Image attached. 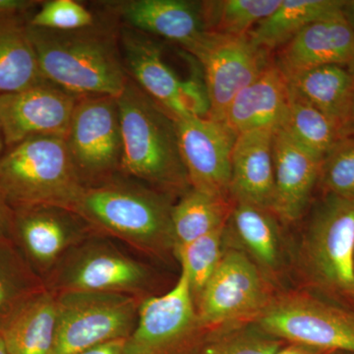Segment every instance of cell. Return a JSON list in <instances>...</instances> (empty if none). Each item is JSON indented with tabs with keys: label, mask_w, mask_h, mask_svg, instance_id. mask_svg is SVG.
Listing matches in <instances>:
<instances>
[{
	"label": "cell",
	"mask_w": 354,
	"mask_h": 354,
	"mask_svg": "<svg viewBox=\"0 0 354 354\" xmlns=\"http://www.w3.org/2000/svg\"><path fill=\"white\" fill-rule=\"evenodd\" d=\"M39 68L48 82L78 97H118L128 77L120 50V22L106 12L91 27L53 31L28 24Z\"/></svg>",
	"instance_id": "1"
},
{
	"label": "cell",
	"mask_w": 354,
	"mask_h": 354,
	"mask_svg": "<svg viewBox=\"0 0 354 354\" xmlns=\"http://www.w3.org/2000/svg\"><path fill=\"white\" fill-rule=\"evenodd\" d=\"M122 137V176L165 194L190 189L174 118L128 79L118 97Z\"/></svg>",
	"instance_id": "2"
},
{
	"label": "cell",
	"mask_w": 354,
	"mask_h": 354,
	"mask_svg": "<svg viewBox=\"0 0 354 354\" xmlns=\"http://www.w3.org/2000/svg\"><path fill=\"white\" fill-rule=\"evenodd\" d=\"M169 194L118 176L86 186L73 211L88 227L148 251L174 246Z\"/></svg>",
	"instance_id": "3"
},
{
	"label": "cell",
	"mask_w": 354,
	"mask_h": 354,
	"mask_svg": "<svg viewBox=\"0 0 354 354\" xmlns=\"http://www.w3.org/2000/svg\"><path fill=\"white\" fill-rule=\"evenodd\" d=\"M85 187L64 137H30L0 158V191L13 211L39 206L73 211Z\"/></svg>",
	"instance_id": "4"
},
{
	"label": "cell",
	"mask_w": 354,
	"mask_h": 354,
	"mask_svg": "<svg viewBox=\"0 0 354 354\" xmlns=\"http://www.w3.org/2000/svg\"><path fill=\"white\" fill-rule=\"evenodd\" d=\"M324 194L307 228L305 264L321 290L354 304V199Z\"/></svg>",
	"instance_id": "5"
},
{
	"label": "cell",
	"mask_w": 354,
	"mask_h": 354,
	"mask_svg": "<svg viewBox=\"0 0 354 354\" xmlns=\"http://www.w3.org/2000/svg\"><path fill=\"white\" fill-rule=\"evenodd\" d=\"M57 325L50 354H78L132 334L139 307L123 293L64 290L57 297Z\"/></svg>",
	"instance_id": "6"
},
{
	"label": "cell",
	"mask_w": 354,
	"mask_h": 354,
	"mask_svg": "<svg viewBox=\"0 0 354 354\" xmlns=\"http://www.w3.org/2000/svg\"><path fill=\"white\" fill-rule=\"evenodd\" d=\"M198 318L197 307L185 272L174 288L140 305L132 334L121 354H197L209 335Z\"/></svg>",
	"instance_id": "7"
},
{
	"label": "cell",
	"mask_w": 354,
	"mask_h": 354,
	"mask_svg": "<svg viewBox=\"0 0 354 354\" xmlns=\"http://www.w3.org/2000/svg\"><path fill=\"white\" fill-rule=\"evenodd\" d=\"M256 325L272 337L334 353L354 354V312L309 295L270 302Z\"/></svg>",
	"instance_id": "8"
},
{
	"label": "cell",
	"mask_w": 354,
	"mask_h": 354,
	"mask_svg": "<svg viewBox=\"0 0 354 354\" xmlns=\"http://www.w3.org/2000/svg\"><path fill=\"white\" fill-rule=\"evenodd\" d=\"M65 140L85 186L106 183L118 176L122 160L118 97H79Z\"/></svg>",
	"instance_id": "9"
},
{
	"label": "cell",
	"mask_w": 354,
	"mask_h": 354,
	"mask_svg": "<svg viewBox=\"0 0 354 354\" xmlns=\"http://www.w3.org/2000/svg\"><path fill=\"white\" fill-rule=\"evenodd\" d=\"M257 266L239 249L223 252L220 264L197 300V314L204 329H227L239 321L260 315L270 304Z\"/></svg>",
	"instance_id": "10"
},
{
	"label": "cell",
	"mask_w": 354,
	"mask_h": 354,
	"mask_svg": "<svg viewBox=\"0 0 354 354\" xmlns=\"http://www.w3.org/2000/svg\"><path fill=\"white\" fill-rule=\"evenodd\" d=\"M204 70L208 86L209 118L225 120L228 106L272 62L270 53L258 48L247 36L230 37L206 32L189 53Z\"/></svg>",
	"instance_id": "11"
},
{
	"label": "cell",
	"mask_w": 354,
	"mask_h": 354,
	"mask_svg": "<svg viewBox=\"0 0 354 354\" xmlns=\"http://www.w3.org/2000/svg\"><path fill=\"white\" fill-rule=\"evenodd\" d=\"M174 120L190 187L230 200L232 157L237 135L223 121L196 116Z\"/></svg>",
	"instance_id": "12"
},
{
	"label": "cell",
	"mask_w": 354,
	"mask_h": 354,
	"mask_svg": "<svg viewBox=\"0 0 354 354\" xmlns=\"http://www.w3.org/2000/svg\"><path fill=\"white\" fill-rule=\"evenodd\" d=\"M78 100L48 81L0 95V123L6 146L10 148L32 136L66 138Z\"/></svg>",
	"instance_id": "13"
},
{
	"label": "cell",
	"mask_w": 354,
	"mask_h": 354,
	"mask_svg": "<svg viewBox=\"0 0 354 354\" xmlns=\"http://www.w3.org/2000/svg\"><path fill=\"white\" fill-rule=\"evenodd\" d=\"M122 26L179 44L190 53L206 35L202 1L127 0L104 4Z\"/></svg>",
	"instance_id": "14"
},
{
	"label": "cell",
	"mask_w": 354,
	"mask_h": 354,
	"mask_svg": "<svg viewBox=\"0 0 354 354\" xmlns=\"http://www.w3.org/2000/svg\"><path fill=\"white\" fill-rule=\"evenodd\" d=\"M87 223L71 209L39 206L14 211L13 241H17L28 263L46 270L74 241Z\"/></svg>",
	"instance_id": "15"
},
{
	"label": "cell",
	"mask_w": 354,
	"mask_h": 354,
	"mask_svg": "<svg viewBox=\"0 0 354 354\" xmlns=\"http://www.w3.org/2000/svg\"><path fill=\"white\" fill-rule=\"evenodd\" d=\"M274 204L272 213L291 223L301 218L319 183L323 158L297 143L283 129L272 140Z\"/></svg>",
	"instance_id": "16"
},
{
	"label": "cell",
	"mask_w": 354,
	"mask_h": 354,
	"mask_svg": "<svg viewBox=\"0 0 354 354\" xmlns=\"http://www.w3.org/2000/svg\"><path fill=\"white\" fill-rule=\"evenodd\" d=\"M274 62L285 75L323 65L351 66L354 34L342 10L307 25L283 48Z\"/></svg>",
	"instance_id": "17"
},
{
	"label": "cell",
	"mask_w": 354,
	"mask_h": 354,
	"mask_svg": "<svg viewBox=\"0 0 354 354\" xmlns=\"http://www.w3.org/2000/svg\"><path fill=\"white\" fill-rule=\"evenodd\" d=\"M120 50L128 77L172 118L188 116L180 97L181 79L162 58L157 41L120 26Z\"/></svg>",
	"instance_id": "18"
},
{
	"label": "cell",
	"mask_w": 354,
	"mask_h": 354,
	"mask_svg": "<svg viewBox=\"0 0 354 354\" xmlns=\"http://www.w3.org/2000/svg\"><path fill=\"white\" fill-rule=\"evenodd\" d=\"M148 272L137 261L106 246L83 249L69 261L62 277L64 290L128 293L142 290Z\"/></svg>",
	"instance_id": "19"
},
{
	"label": "cell",
	"mask_w": 354,
	"mask_h": 354,
	"mask_svg": "<svg viewBox=\"0 0 354 354\" xmlns=\"http://www.w3.org/2000/svg\"><path fill=\"white\" fill-rule=\"evenodd\" d=\"M272 130L259 129L237 135L232 157L230 197L272 212L274 204Z\"/></svg>",
	"instance_id": "20"
},
{
	"label": "cell",
	"mask_w": 354,
	"mask_h": 354,
	"mask_svg": "<svg viewBox=\"0 0 354 354\" xmlns=\"http://www.w3.org/2000/svg\"><path fill=\"white\" fill-rule=\"evenodd\" d=\"M290 87L274 60L234 97L223 122L236 135L252 130L276 131L288 111Z\"/></svg>",
	"instance_id": "21"
},
{
	"label": "cell",
	"mask_w": 354,
	"mask_h": 354,
	"mask_svg": "<svg viewBox=\"0 0 354 354\" xmlns=\"http://www.w3.org/2000/svg\"><path fill=\"white\" fill-rule=\"evenodd\" d=\"M57 325V297L38 290L0 321V337L8 354H50Z\"/></svg>",
	"instance_id": "22"
},
{
	"label": "cell",
	"mask_w": 354,
	"mask_h": 354,
	"mask_svg": "<svg viewBox=\"0 0 354 354\" xmlns=\"http://www.w3.org/2000/svg\"><path fill=\"white\" fill-rule=\"evenodd\" d=\"M44 81L24 15H0V95Z\"/></svg>",
	"instance_id": "23"
},
{
	"label": "cell",
	"mask_w": 354,
	"mask_h": 354,
	"mask_svg": "<svg viewBox=\"0 0 354 354\" xmlns=\"http://www.w3.org/2000/svg\"><path fill=\"white\" fill-rule=\"evenodd\" d=\"M285 76L291 90L326 114L342 135L353 86L349 67L323 65Z\"/></svg>",
	"instance_id": "24"
},
{
	"label": "cell",
	"mask_w": 354,
	"mask_h": 354,
	"mask_svg": "<svg viewBox=\"0 0 354 354\" xmlns=\"http://www.w3.org/2000/svg\"><path fill=\"white\" fill-rule=\"evenodd\" d=\"M344 0H281L279 6L260 21L249 38L268 53L278 50L314 21L339 12Z\"/></svg>",
	"instance_id": "25"
},
{
	"label": "cell",
	"mask_w": 354,
	"mask_h": 354,
	"mask_svg": "<svg viewBox=\"0 0 354 354\" xmlns=\"http://www.w3.org/2000/svg\"><path fill=\"white\" fill-rule=\"evenodd\" d=\"M190 188L172 206L174 246L184 245L227 227L234 203Z\"/></svg>",
	"instance_id": "26"
},
{
	"label": "cell",
	"mask_w": 354,
	"mask_h": 354,
	"mask_svg": "<svg viewBox=\"0 0 354 354\" xmlns=\"http://www.w3.org/2000/svg\"><path fill=\"white\" fill-rule=\"evenodd\" d=\"M274 213L268 209L234 203L228 225L254 259L268 270L279 267L281 235Z\"/></svg>",
	"instance_id": "27"
},
{
	"label": "cell",
	"mask_w": 354,
	"mask_h": 354,
	"mask_svg": "<svg viewBox=\"0 0 354 354\" xmlns=\"http://www.w3.org/2000/svg\"><path fill=\"white\" fill-rule=\"evenodd\" d=\"M281 129L300 145L321 158L342 139L337 125L290 88L288 111Z\"/></svg>",
	"instance_id": "28"
},
{
	"label": "cell",
	"mask_w": 354,
	"mask_h": 354,
	"mask_svg": "<svg viewBox=\"0 0 354 354\" xmlns=\"http://www.w3.org/2000/svg\"><path fill=\"white\" fill-rule=\"evenodd\" d=\"M281 0H208L202 1L205 29L221 36H247L270 15Z\"/></svg>",
	"instance_id": "29"
},
{
	"label": "cell",
	"mask_w": 354,
	"mask_h": 354,
	"mask_svg": "<svg viewBox=\"0 0 354 354\" xmlns=\"http://www.w3.org/2000/svg\"><path fill=\"white\" fill-rule=\"evenodd\" d=\"M227 227L200 237L196 241L174 248L176 257L189 281L195 304L213 276L223 258V241Z\"/></svg>",
	"instance_id": "30"
},
{
	"label": "cell",
	"mask_w": 354,
	"mask_h": 354,
	"mask_svg": "<svg viewBox=\"0 0 354 354\" xmlns=\"http://www.w3.org/2000/svg\"><path fill=\"white\" fill-rule=\"evenodd\" d=\"M12 241H0V321L23 300L38 291L29 264Z\"/></svg>",
	"instance_id": "31"
},
{
	"label": "cell",
	"mask_w": 354,
	"mask_h": 354,
	"mask_svg": "<svg viewBox=\"0 0 354 354\" xmlns=\"http://www.w3.org/2000/svg\"><path fill=\"white\" fill-rule=\"evenodd\" d=\"M283 344L256 324H244L209 335L197 354H274Z\"/></svg>",
	"instance_id": "32"
},
{
	"label": "cell",
	"mask_w": 354,
	"mask_h": 354,
	"mask_svg": "<svg viewBox=\"0 0 354 354\" xmlns=\"http://www.w3.org/2000/svg\"><path fill=\"white\" fill-rule=\"evenodd\" d=\"M318 184L324 193L354 199V136L339 139L324 156Z\"/></svg>",
	"instance_id": "33"
},
{
	"label": "cell",
	"mask_w": 354,
	"mask_h": 354,
	"mask_svg": "<svg viewBox=\"0 0 354 354\" xmlns=\"http://www.w3.org/2000/svg\"><path fill=\"white\" fill-rule=\"evenodd\" d=\"M97 16L80 2L74 0L44 1L38 12L28 20V24L53 31H76L97 22Z\"/></svg>",
	"instance_id": "34"
},
{
	"label": "cell",
	"mask_w": 354,
	"mask_h": 354,
	"mask_svg": "<svg viewBox=\"0 0 354 354\" xmlns=\"http://www.w3.org/2000/svg\"><path fill=\"white\" fill-rule=\"evenodd\" d=\"M190 67L187 78L181 79L180 97L188 116L209 118L211 102L204 70L196 58L187 57Z\"/></svg>",
	"instance_id": "35"
},
{
	"label": "cell",
	"mask_w": 354,
	"mask_h": 354,
	"mask_svg": "<svg viewBox=\"0 0 354 354\" xmlns=\"http://www.w3.org/2000/svg\"><path fill=\"white\" fill-rule=\"evenodd\" d=\"M14 211L0 191V241H13Z\"/></svg>",
	"instance_id": "36"
},
{
	"label": "cell",
	"mask_w": 354,
	"mask_h": 354,
	"mask_svg": "<svg viewBox=\"0 0 354 354\" xmlns=\"http://www.w3.org/2000/svg\"><path fill=\"white\" fill-rule=\"evenodd\" d=\"M39 3L30 0H0V15H25Z\"/></svg>",
	"instance_id": "37"
},
{
	"label": "cell",
	"mask_w": 354,
	"mask_h": 354,
	"mask_svg": "<svg viewBox=\"0 0 354 354\" xmlns=\"http://www.w3.org/2000/svg\"><path fill=\"white\" fill-rule=\"evenodd\" d=\"M348 67L351 72V76H353V86H351L348 113H346V120H344L342 128V138L354 136V62Z\"/></svg>",
	"instance_id": "38"
},
{
	"label": "cell",
	"mask_w": 354,
	"mask_h": 354,
	"mask_svg": "<svg viewBox=\"0 0 354 354\" xmlns=\"http://www.w3.org/2000/svg\"><path fill=\"white\" fill-rule=\"evenodd\" d=\"M274 354H335L330 351H322L311 346H304V344H290L285 342L283 346Z\"/></svg>",
	"instance_id": "39"
},
{
	"label": "cell",
	"mask_w": 354,
	"mask_h": 354,
	"mask_svg": "<svg viewBox=\"0 0 354 354\" xmlns=\"http://www.w3.org/2000/svg\"><path fill=\"white\" fill-rule=\"evenodd\" d=\"M125 339L106 342L78 354H121Z\"/></svg>",
	"instance_id": "40"
},
{
	"label": "cell",
	"mask_w": 354,
	"mask_h": 354,
	"mask_svg": "<svg viewBox=\"0 0 354 354\" xmlns=\"http://www.w3.org/2000/svg\"><path fill=\"white\" fill-rule=\"evenodd\" d=\"M342 13L354 34V0H344Z\"/></svg>",
	"instance_id": "41"
},
{
	"label": "cell",
	"mask_w": 354,
	"mask_h": 354,
	"mask_svg": "<svg viewBox=\"0 0 354 354\" xmlns=\"http://www.w3.org/2000/svg\"><path fill=\"white\" fill-rule=\"evenodd\" d=\"M4 147L6 143H4L3 133H2L1 123H0V158L4 153Z\"/></svg>",
	"instance_id": "42"
},
{
	"label": "cell",
	"mask_w": 354,
	"mask_h": 354,
	"mask_svg": "<svg viewBox=\"0 0 354 354\" xmlns=\"http://www.w3.org/2000/svg\"><path fill=\"white\" fill-rule=\"evenodd\" d=\"M0 354H8L6 344H4L3 341H2L1 337H0Z\"/></svg>",
	"instance_id": "43"
},
{
	"label": "cell",
	"mask_w": 354,
	"mask_h": 354,
	"mask_svg": "<svg viewBox=\"0 0 354 354\" xmlns=\"http://www.w3.org/2000/svg\"><path fill=\"white\" fill-rule=\"evenodd\" d=\"M335 354H346V353H335Z\"/></svg>",
	"instance_id": "44"
}]
</instances>
